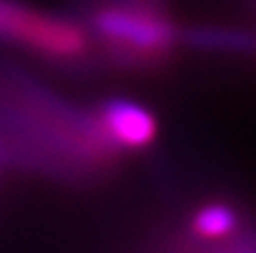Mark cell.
<instances>
[{"instance_id":"obj_1","label":"cell","mask_w":256,"mask_h":253,"mask_svg":"<svg viewBox=\"0 0 256 253\" xmlns=\"http://www.w3.org/2000/svg\"><path fill=\"white\" fill-rule=\"evenodd\" d=\"M90 27L100 45L122 65H157L179 40L172 20L147 0H112L100 5Z\"/></svg>"},{"instance_id":"obj_2","label":"cell","mask_w":256,"mask_h":253,"mask_svg":"<svg viewBox=\"0 0 256 253\" xmlns=\"http://www.w3.org/2000/svg\"><path fill=\"white\" fill-rule=\"evenodd\" d=\"M97 122L107 139L122 149H144L157 139V119L154 114L127 97H112L100 104L97 109Z\"/></svg>"},{"instance_id":"obj_3","label":"cell","mask_w":256,"mask_h":253,"mask_svg":"<svg viewBox=\"0 0 256 253\" xmlns=\"http://www.w3.org/2000/svg\"><path fill=\"white\" fill-rule=\"evenodd\" d=\"M179 40L196 50V52H209V55H232V57H244L256 55V35L252 30L242 27H214V25H194L179 32Z\"/></svg>"},{"instance_id":"obj_4","label":"cell","mask_w":256,"mask_h":253,"mask_svg":"<svg viewBox=\"0 0 256 253\" xmlns=\"http://www.w3.org/2000/svg\"><path fill=\"white\" fill-rule=\"evenodd\" d=\"M45 30V12L15 0H0V40L32 47Z\"/></svg>"},{"instance_id":"obj_5","label":"cell","mask_w":256,"mask_h":253,"mask_svg":"<svg viewBox=\"0 0 256 253\" xmlns=\"http://www.w3.org/2000/svg\"><path fill=\"white\" fill-rule=\"evenodd\" d=\"M239 224H242L239 211L232 204L209 201L194 211L189 226H192L194 236H199L204 241H219V239H229L232 234H236Z\"/></svg>"},{"instance_id":"obj_6","label":"cell","mask_w":256,"mask_h":253,"mask_svg":"<svg viewBox=\"0 0 256 253\" xmlns=\"http://www.w3.org/2000/svg\"><path fill=\"white\" fill-rule=\"evenodd\" d=\"M2 159H5V149H2V144H0V167H2Z\"/></svg>"}]
</instances>
